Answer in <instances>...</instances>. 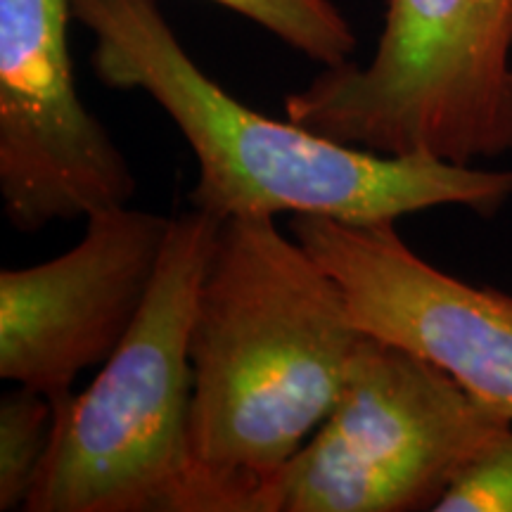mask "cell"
I'll return each instance as SVG.
<instances>
[{
  "mask_svg": "<svg viewBox=\"0 0 512 512\" xmlns=\"http://www.w3.org/2000/svg\"><path fill=\"white\" fill-rule=\"evenodd\" d=\"M273 219L221 221L192 320V451L221 512H256L328 418L366 335L337 280Z\"/></svg>",
  "mask_w": 512,
  "mask_h": 512,
  "instance_id": "6da1fadb",
  "label": "cell"
},
{
  "mask_svg": "<svg viewBox=\"0 0 512 512\" xmlns=\"http://www.w3.org/2000/svg\"><path fill=\"white\" fill-rule=\"evenodd\" d=\"M72 12L95 36L98 79L150 95L188 140L197 159L190 202L214 219L309 214L380 223L432 207L489 219L512 197V171L377 155L264 117L202 72L155 0H72Z\"/></svg>",
  "mask_w": 512,
  "mask_h": 512,
  "instance_id": "7a4b0ae2",
  "label": "cell"
},
{
  "mask_svg": "<svg viewBox=\"0 0 512 512\" xmlns=\"http://www.w3.org/2000/svg\"><path fill=\"white\" fill-rule=\"evenodd\" d=\"M221 221L171 216L155 283L91 387L53 399L27 512H221L192 451L190 335Z\"/></svg>",
  "mask_w": 512,
  "mask_h": 512,
  "instance_id": "3957f363",
  "label": "cell"
},
{
  "mask_svg": "<svg viewBox=\"0 0 512 512\" xmlns=\"http://www.w3.org/2000/svg\"><path fill=\"white\" fill-rule=\"evenodd\" d=\"M512 0H389L366 67H325L287 119L377 155L472 166L512 150Z\"/></svg>",
  "mask_w": 512,
  "mask_h": 512,
  "instance_id": "277c9868",
  "label": "cell"
},
{
  "mask_svg": "<svg viewBox=\"0 0 512 512\" xmlns=\"http://www.w3.org/2000/svg\"><path fill=\"white\" fill-rule=\"evenodd\" d=\"M508 415L399 344L363 335L313 437L268 479L256 512L434 510Z\"/></svg>",
  "mask_w": 512,
  "mask_h": 512,
  "instance_id": "5b68a950",
  "label": "cell"
},
{
  "mask_svg": "<svg viewBox=\"0 0 512 512\" xmlns=\"http://www.w3.org/2000/svg\"><path fill=\"white\" fill-rule=\"evenodd\" d=\"M72 0H0V195L19 233L126 207L136 176L76 91Z\"/></svg>",
  "mask_w": 512,
  "mask_h": 512,
  "instance_id": "8992f818",
  "label": "cell"
},
{
  "mask_svg": "<svg viewBox=\"0 0 512 512\" xmlns=\"http://www.w3.org/2000/svg\"><path fill=\"white\" fill-rule=\"evenodd\" d=\"M394 223L297 214L290 233L342 287L358 330L427 358L512 420V297L427 264Z\"/></svg>",
  "mask_w": 512,
  "mask_h": 512,
  "instance_id": "52a82bcc",
  "label": "cell"
},
{
  "mask_svg": "<svg viewBox=\"0 0 512 512\" xmlns=\"http://www.w3.org/2000/svg\"><path fill=\"white\" fill-rule=\"evenodd\" d=\"M171 219L114 207L86 219L79 245L0 273V377L57 399L102 366L136 323Z\"/></svg>",
  "mask_w": 512,
  "mask_h": 512,
  "instance_id": "ba28073f",
  "label": "cell"
},
{
  "mask_svg": "<svg viewBox=\"0 0 512 512\" xmlns=\"http://www.w3.org/2000/svg\"><path fill=\"white\" fill-rule=\"evenodd\" d=\"M53 399L12 389L0 401V510H24L53 437Z\"/></svg>",
  "mask_w": 512,
  "mask_h": 512,
  "instance_id": "9c48e42d",
  "label": "cell"
},
{
  "mask_svg": "<svg viewBox=\"0 0 512 512\" xmlns=\"http://www.w3.org/2000/svg\"><path fill=\"white\" fill-rule=\"evenodd\" d=\"M323 67L349 62L358 38L332 0H214Z\"/></svg>",
  "mask_w": 512,
  "mask_h": 512,
  "instance_id": "30bf717a",
  "label": "cell"
},
{
  "mask_svg": "<svg viewBox=\"0 0 512 512\" xmlns=\"http://www.w3.org/2000/svg\"><path fill=\"white\" fill-rule=\"evenodd\" d=\"M434 510L512 512V430L465 467Z\"/></svg>",
  "mask_w": 512,
  "mask_h": 512,
  "instance_id": "8fae6325",
  "label": "cell"
}]
</instances>
